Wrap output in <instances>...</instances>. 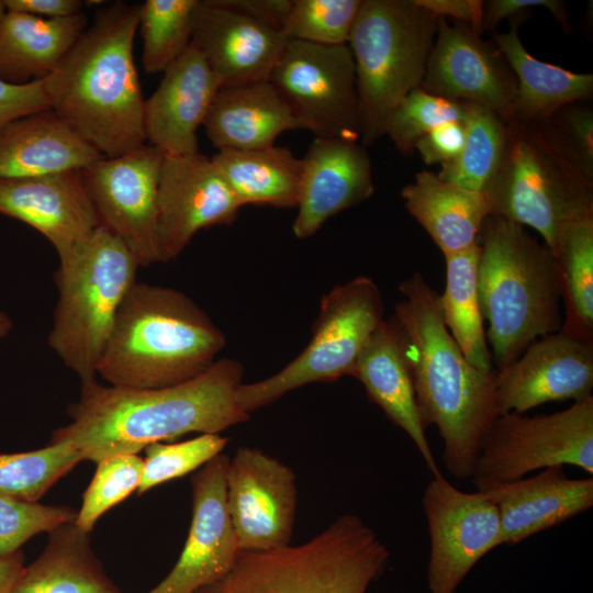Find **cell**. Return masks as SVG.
Instances as JSON below:
<instances>
[{"label":"cell","mask_w":593,"mask_h":593,"mask_svg":"<svg viewBox=\"0 0 593 593\" xmlns=\"http://www.w3.org/2000/svg\"><path fill=\"white\" fill-rule=\"evenodd\" d=\"M532 8H546L555 16L566 33L571 31L566 4L559 0H491L484 9V18L480 33L496 32L499 23L505 18L521 15Z\"/></svg>","instance_id":"obj_46"},{"label":"cell","mask_w":593,"mask_h":593,"mask_svg":"<svg viewBox=\"0 0 593 593\" xmlns=\"http://www.w3.org/2000/svg\"><path fill=\"white\" fill-rule=\"evenodd\" d=\"M7 11L22 12L45 19H58L81 12L80 0H3Z\"/></svg>","instance_id":"obj_49"},{"label":"cell","mask_w":593,"mask_h":593,"mask_svg":"<svg viewBox=\"0 0 593 593\" xmlns=\"http://www.w3.org/2000/svg\"><path fill=\"white\" fill-rule=\"evenodd\" d=\"M287 38L271 25L200 0L191 44L203 55L221 88L268 81Z\"/></svg>","instance_id":"obj_20"},{"label":"cell","mask_w":593,"mask_h":593,"mask_svg":"<svg viewBox=\"0 0 593 593\" xmlns=\"http://www.w3.org/2000/svg\"><path fill=\"white\" fill-rule=\"evenodd\" d=\"M222 5L281 31L292 0H217Z\"/></svg>","instance_id":"obj_48"},{"label":"cell","mask_w":593,"mask_h":593,"mask_svg":"<svg viewBox=\"0 0 593 593\" xmlns=\"http://www.w3.org/2000/svg\"><path fill=\"white\" fill-rule=\"evenodd\" d=\"M228 443L220 434H200L180 443L148 445L137 489L143 494L161 483L183 477L222 454Z\"/></svg>","instance_id":"obj_40"},{"label":"cell","mask_w":593,"mask_h":593,"mask_svg":"<svg viewBox=\"0 0 593 593\" xmlns=\"http://www.w3.org/2000/svg\"><path fill=\"white\" fill-rule=\"evenodd\" d=\"M549 250L564 304L562 327L593 338V215L562 224Z\"/></svg>","instance_id":"obj_34"},{"label":"cell","mask_w":593,"mask_h":593,"mask_svg":"<svg viewBox=\"0 0 593 593\" xmlns=\"http://www.w3.org/2000/svg\"><path fill=\"white\" fill-rule=\"evenodd\" d=\"M417 2L438 18H451L454 21L481 31L485 3L481 0H417ZM481 34V33H480Z\"/></svg>","instance_id":"obj_47"},{"label":"cell","mask_w":593,"mask_h":593,"mask_svg":"<svg viewBox=\"0 0 593 593\" xmlns=\"http://www.w3.org/2000/svg\"><path fill=\"white\" fill-rule=\"evenodd\" d=\"M203 126L219 150L269 147L281 133L301 130L290 107L269 80L220 88Z\"/></svg>","instance_id":"obj_27"},{"label":"cell","mask_w":593,"mask_h":593,"mask_svg":"<svg viewBox=\"0 0 593 593\" xmlns=\"http://www.w3.org/2000/svg\"><path fill=\"white\" fill-rule=\"evenodd\" d=\"M13 327L12 320L9 315L0 311V339L5 337Z\"/></svg>","instance_id":"obj_51"},{"label":"cell","mask_w":593,"mask_h":593,"mask_svg":"<svg viewBox=\"0 0 593 593\" xmlns=\"http://www.w3.org/2000/svg\"><path fill=\"white\" fill-rule=\"evenodd\" d=\"M242 206L211 158L165 155L157 198L160 262L176 259L199 231L232 224Z\"/></svg>","instance_id":"obj_17"},{"label":"cell","mask_w":593,"mask_h":593,"mask_svg":"<svg viewBox=\"0 0 593 593\" xmlns=\"http://www.w3.org/2000/svg\"><path fill=\"white\" fill-rule=\"evenodd\" d=\"M200 0H146L141 4L138 30L146 72H164L190 46Z\"/></svg>","instance_id":"obj_36"},{"label":"cell","mask_w":593,"mask_h":593,"mask_svg":"<svg viewBox=\"0 0 593 593\" xmlns=\"http://www.w3.org/2000/svg\"><path fill=\"white\" fill-rule=\"evenodd\" d=\"M5 12H7V9H5V5H4V1L0 0V20H1V18L3 16V14Z\"/></svg>","instance_id":"obj_52"},{"label":"cell","mask_w":593,"mask_h":593,"mask_svg":"<svg viewBox=\"0 0 593 593\" xmlns=\"http://www.w3.org/2000/svg\"><path fill=\"white\" fill-rule=\"evenodd\" d=\"M225 342L187 294L136 281L119 309L97 374L122 388L176 385L205 371Z\"/></svg>","instance_id":"obj_4"},{"label":"cell","mask_w":593,"mask_h":593,"mask_svg":"<svg viewBox=\"0 0 593 593\" xmlns=\"http://www.w3.org/2000/svg\"><path fill=\"white\" fill-rule=\"evenodd\" d=\"M139 10L124 1L98 10L43 79L51 110L108 158L146 144L145 99L133 54Z\"/></svg>","instance_id":"obj_3"},{"label":"cell","mask_w":593,"mask_h":593,"mask_svg":"<svg viewBox=\"0 0 593 593\" xmlns=\"http://www.w3.org/2000/svg\"><path fill=\"white\" fill-rule=\"evenodd\" d=\"M298 238L314 235L327 220L369 199L374 186L371 159L360 142L315 137L301 158Z\"/></svg>","instance_id":"obj_22"},{"label":"cell","mask_w":593,"mask_h":593,"mask_svg":"<svg viewBox=\"0 0 593 593\" xmlns=\"http://www.w3.org/2000/svg\"><path fill=\"white\" fill-rule=\"evenodd\" d=\"M465 142L458 156L440 165L444 181L482 192L493 176L506 138L507 124L490 110L465 102Z\"/></svg>","instance_id":"obj_35"},{"label":"cell","mask_w":593,"mask_h":593,"mask_svg":"<svg viewBox=\"0 0 593 593\" xmlns=\"http://www.w3.org/2000/svg\"><path fill=\"white\" fill-rule=\"evenodd\" d=\"M77 511L69 506L44 505L0 495V557L20 550L33 536L75 523Z\"/></svg>","instance_id":"obj_43"},{"label":"cell","mask_w":593,"mask_h":593,"mask_svg":"<svg viewBox=\"0 0 593 593\" xmlns=\"http://www.w3.org/2000/svg\"><path fill=\"white\" fill-rule=\"evenodd\" d=\"M143 462L137 455H115L100 460L82 495L75 524L89 534L102 514L138 489Z\"/></svg>","instance_id":"obj_41"},{"label":"cell","mask_w":593,"mask_h":593,"mask_svg":"<svg viewBox=\"0 0 593 593\" xmlns=\"http://www.w3.org/2000/svg\"><path fill=\"white\" fill-rule=\"evenodd\" d=\"M511 22L508 32H495L492 38L517 81L512 122L537 124L566 104L592 98L593 75L572 72L537 59L527 52L518 35L521 15L511 18Z\"/></svg>","instance_id":"obj_30"},{"label":"cell","mask_w":593,"mask_h":593,"mask_svg":"<svg viewBox=\"0 0 593 593\" xmlns=\"http://www.w3.org/2000/svg\"><path fill=\"white\" fill-rule=\"evenodd\" d=\"M21 550L0 557V593H9L24 570Z\"/></svg>","instance_id":"obj_50"},{"label":"cell","mask_w":593,"mask_h":593,"mask_svg":"<svg viewBox=\"0 0 593 593\" xmlns=\"http://www.w3.org/2000/svg\"><path fill=\"white\" fill-rule=\"evenodd\" d=\"M296 493L290 467L257 448L236 450L226 471V502L240 550L290 545Z\"/></svg>","instance_id":"obj_16"},{"label":"cell","mask_w":593,"mask_h":593,"mask_svg":"<svg viewBox=\"0 0 593 593\" xmlns=\"http://www.w3.org/2000/svg\"><path fill=\"white\" fill-rule=\"evenodd\" d=\"M465 102L432 94L422 88L407 93L389 116L385 133L404 155L415 150L421 137L451 121H463Z\"/></svg>","instance_id":"obj_39"},{"label":"cell","mask_w":593,"mask_h":593,"mask_svg":"<svg viewBox=\"0 0 593 593\" xmlns=\"http://www.w3.org/2000/svg\"><path fill=\"white\" fill-rule=\"evenodd\" d=\"M228 462L220 454L192 475L188 538L169 574L148 593H194L233 568L240 548L226 502Z\"/></svg>","instance_id":"obj_19"},{"label":"cell","mask_w":593,"mask_h":593,"mask_svg":"<svg viewBox=\"0 0 593 593\" xmlns=\"http://www.w3.org/2000/svg\"><path fill=\"white\" fill-rule=\"evenodd\" d=\"M103 158L54 111L19 118L0 130V179L83 170Z\"/></svg>","instance_id":"obj_26"},{"label":"cell","mask_w":593,"mask_h":593,"mask_svg":"<svg viewBox=\"0 0 593 593\" xmlns=\"http://www.w3.org/2000/svg\"><path fill=\"white\" fill-rule=\"evenodd\" d=\"M9 593H121L75 523L49 533L41 556L24 568Z\"/></svg>","instance_id":"obj_31"},{"label":"cell","mask_w":593,"mask_h":593,"mask_svg":"<svg viewBox=\"0 0 593 593\" xmlns=\"http://www.w3.org/2000/svg\"><path fill=\"white\" fill-rule=\"evenodd\" d=\"M361 0H292L281 32L287 40L345 45Z\"/></svg>","instance_id":"obj_38"},{"label":"cell","mask_w":593,"mask_h":593,"mask_svg":"<svg viewBox=\"0 0 593 593\" xmlns=\"http://www.w3.org/2000/svg\"><path fill=\"white\" fill-rule=\"evenodd\" d=\"M394 305L422 423L436 426L443 461L456 479L471 478L481 446L499 417L496 370L471 365L446 328L439 294L421 272L400 286Z\"/></svg>","instance_id":"obj_2"},{"label":"cell","mask_w":593,"mask_h":593,"mask_svg":"<svg viewBox=\"0 0 593 593\" xmlns=\"http://www.w3.org/2000/svg\"><path fill=\"white\" fill-rule=\"evenodd\" d=\"M87 26L82 11L58 19L7 11L0 20V79L13 85L45 79Z\"/></svg>","instance_id":"obj_29"},{"label":"cell","mask_w":593,"mask_h":593,"mask_svg":"<svg viewBox=\"0 0 593 593\" xmlns=\"http://www.w3.org/2000/svg\"><path fill=\"white\" fill-rule=\"evenodd\" d=\"M243 372L239 361L223 358L193 379L164 388L83 382L67 409L70 423L55 429L49 443L67 440L82 460L98 463L190 433L220 434L249 418L236 402Z\"/></svg>","instance_id":"obj_1"},{"label":"cell","mask_w":593,"mask_h":593,"mask_svg":"<svg viewBox=\"0 0 593 593\" xmlns=\"http://www.w3.org/2000/svg\"><path fill=\"white\" fill-rule=\"evenodd\" d=\"M422 505L429 538L427 588L456 593L478 561L501 546L497 507L481 491H461L441 473L428 481Z\"/></svg>","instance_id":"obj_13"},{"label":"cell","mask_w":593,"mask_h":593,"mask_svg":"<svg viewBox=\"0 0 593 593\" xmlns=\"http://www.w3.org/2000/svg\"><path fill=\"white\" fill-rule=\"evenodd\" d=\"M437 21L417 0H361L347 45L355 64L365 147L384 136L395 105L421 87Z\"/></svg>","instance_id":"obj_8"},{"label":"cell","mask_w":593,"mask_h":593,"mask_svg":"<svg viewBox=\"0 0 593 593\" xmlns=\"http://www.w3.org/2000/svg\"><path fill=\"white\" fill-rule=\"evenodd\" d=\"M138 268L126 245L102 225L59 260L48 345L81 383L96 380L99 358Z\"/></svg>","instance_id":"obj_7"},{"label":"cell","mask_w":593,"mask_h":593,"mask_svg":"<svg viewBox=\"0 0 593 593\" xmlns=\"http://www.w3.org/2000/svg\"><path fill=\"white\" fill-rule=\"evenodd\" d=\"M211 159L243 206L296 208L302 161L288 147L220 149Z\"/></svg>","instance_id":"obj_32"},{"label":"cell","mask_w":593,"mask_h":593,"mask_svg":"<svg viewBox=\"0 0 593 593\" xmlns=\"http://www.w3.org/2000/svg\"><path fill=\"white\" fill-rule=\"evenodd\" d=\"M536 125L551 148L593 182V108L589 100L566 104Z\"/></svg>","instance_id":"obj_42"},{"label":"cell","mask_w":593,"mask_h":593,"mask_svg":"<svg viewBox=\"0 0 593 593\" xmlns=\"http://www.w3.org/2000/svg\"><path fill=\"white\" fill-rule=\"evenodd\" d=\"M221 85L203 55L192 45L172 63L144 101L146 141L165 155L199 153L197 130L206 118Z\"/></svg>","instance_id":"obj_23"},{"label":"cell","mask_w":593,"mask_h":593,"mask_svg":"<svg viewBox=\"0 0 593 593\" xmlns=\"http://www.w3.org/2000/svg\"><path fill=\"white\" fill-rule=\"evenodd\" d=\"M49 109L43 80L13 85L0 79V130L19 118Z\"/></svg>","instance_id":"obj_44"},{"label":"cell","mask_w":593,"mask_h":593,"mask_svg":"<svg viewBox=\"0 0 593 593\" xmlns=\"http://www.w3.org/2000/svg\"><path fill=\"white\" fill-rule=\"evenodd\" d=\"M390 552L357 515L298 546L240 550L231 571L194 593H367Z\"/></svg>","instance_id":"obj_6"},{"label":"cell","mask_w":593,"mask_h":593,"mask_svg":"<svg viewBox=\"0 0 593 593\" xmlns=\"http://www.w3.org/2000/svg\"><path fill=\"white\" fill-rule=\"evenodd\" d=\"M497 507L501 545L513 546L593 506V478L570 479L563 466L475 488Z\"/></svg>","instance_id":"obj_24"},{"label":"cell","mask_w":593,"mask_h":593,"mask_svg":"<svg viewBox=\"0 0 593 593\" xmlns=\"http://www.w3.org/2000/svg\"><path fill=\"white\" fill-rule=\"evenodd\" d=\"M478 242L480 306L501 370L530 344L561 329L560 281L549 248L521 224L489 214Z\"/></svg>","instance_id":"obj_5"},{"label":"cell","mask_w":593,"mask_h":593,"mask_svg":"<svg viewBox=\"0 0 593 593\" xmlns=\"http://www.w3.org/2000/svg\"><path fill=\"white\" fill-rule=\"evenodd\" d=\"M81 460L67 440L26 452L0 454V495L37 502Z\"/></svg>","instance_id":"obj_37"},{"label":"cell","mask_w":593,"mask_h":593,"mask_svg":"<svg viewBox=\"0 0 593 593\" xmlns=\"http://www.w3.org/2000/svg\"><path fill=\"white\" fill-rule=\"evenodd\" d=\"M482 192L490 214L532 227L548 248L562 224L593 215V182L551 148L536 124H507L497 167Z\"/></svg>","instance_id":"obj_9"},{"label":"cell","mask_w":593,"mask_h":593,"mask_svg":"<svg viewBox=\"0 0 593 593\" xmlns=\"http://www.w3.org/2000/svg\"><path fill=\"white\" fill-rule=\"evenodd\" d=\"M478 244L444 256L446 284L438 296L443 322L466 359L483 371H492L493 358L488 346L478 293Z\"/></svg>","instance_id":"obj_33"},{"label":"cell","mask_w":593,"mask_h":593,"mask_svg":"<svg viewBox=\"0 0 593 593\" xmlns=\"http://www.w3.org/2000/svg\"><path fill=\"white\" fill-rule=\"evenodd\" d=\"M269 81L301 128L315 137L360 142L355 64L347 44L288 40Z\"/></svg>","instance_id":"obj_12"},{"label":"cell","mask_w":593,"mask_h":593,"mask_svg":"<svg viewBox=\"0 0 593 593\" xmlns=\"http://www.w3.org/2000/svg\"><path fill=\"white\" fill-rule=\"evenodd\" d=\"M164 157L144 144L81 170L100 224L126 245L139 267L160 262L157 198Z\"/></svg>","instance_id":"obj_14"},{"label":"cell","mask_w":593,"mask_h":593,"mask_svg":"<svg viewBox=\"0 0 593 593\" xmlns=\"http://www.w3.org/2000/svg\"><path fill=\"white\" fill-rule=\"evenodd\" d=\"M423 90L483 107L504 123L514 120L516 77L503 53L472 26L438 18Z\"/></svg>","instance_id":"obj_15"},{"label":"cell","mask_w":593,"mask_h":593,"mask_svg":"<svg viewBox=\"0 0 593 593\" xmlns=\"http://www.w3.org/2000/svg\"><path fill=\"white\" fill-rule=\"evenodd\" d=\"M409 213L427 232L444 256L478 244L491 213L484 192L444 181L436 172L421 170L401 190Z\"/></svg>","instance_id":"obj_28"},{"label":"cell","mask_w":593,"mask_h":593,"mask_svg":"<svg viewBox=\"0 0 593 593\" xmlns=\"http://www.w3.org/2000/svg\"><path fill=\"white\" fill-rule=\"evenodd\" d=\"M0 214L19 220L44 235L59 260L101 225L81 170L0 179Z\"/></svg>","instance_id":"obj_21"},{"label":"cell","mask_w":593,"mask_h":593,"mask_svg":"<svg viewBox=\"0 0 593 593\" xmlns=\"http://www.w3.org/2000/svg\"><path fill=\"white\" fill-rule=\"evenodd\" d=\"M353 377L389 419L407 434L432 475L440 474L419 416L402 333L393 316L383 320L371 335Z\"/></svg>","instance_id":"obj_25"},{"label":"cell","mask_w":593,"mask_h":593,"mask_svg":"<svg viewBox=\"0 0 593 593\" xmlns=\"http://www.w3.org/2000/svg\"><path fill=\"white\" fill-rule=\"evenodd\" d=\"M566 465L593 474V396L547 415H499L483 440L471 479L478 488Z\"/></svg>","instance_id":"obj_11"},{"label":"cell","mask_w":593,"mask_h":593,"mask_svg":"<svg viewBox=\"0 0 593 593\" xmlns=\"http://www.w3.org/2000/svg\"><path fill=\"white\" fill-rule=\"evenodd\" d=\"M465 142L463 121L444 123L418 139L415 150L426 165H443L456 158Z\"/></svg>","instance_id":"obj_45"},{"label":"cell","mask_w":593,"mask_h":593,"mask_svg":"<svg viewBox=\"0 0 593 593\" xmlns=\"http://www.w3.org/2000/svg\"><path fill=\"white\" fill-rule=\"evenodd\" d=\"M593 390V340L561 327L496 371L499 414H523L548 402L583 401Z\"/></svg>","instance_id":"obj_18"},{"label":"cell","mask_w":593,"mask_h":593,"mask_svg":"<svg viewBox=\"0 0 593 593\" xmlns=\"http://www.w3.org/2000/svg\"><path fill=\"white\" fill-rule=\"evenodd\" d=\"M383 320L382 296L370 277L359 276L334 287L321 300L305 348L272 376L240 383L238 406L250 415L303 385L353 376L360 353Z\"/></svg>","instance_id":"obj_10"}]
</instances>
